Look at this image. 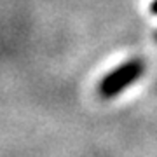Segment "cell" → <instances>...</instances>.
<instances>
[{
    "mask_svg": "<svg viewBox=\"0 0 157 157\" xmlns=\"http://www.w3.org/2000/svg\"><path fill=\"white\" fill-rule=\"evenodd\" d=\"M150 12L157 16V0H154V2L150 4Z\"/></svg>",
    "mask_w": 157,
    "mask_h": 157,
    "instance_id": "7a4b0ae2",
    "label": "cell"
},
{
    "mask_svg": "<svg viewBox=\"0 0 157 157\" xmlns=\"http://www.w3.org/2000/svg\"><path fill=\"white\" fill-rule=\"evenodd\" d=\"M155 40H157V32H155Z\"/></svg>",
    "mask_w": 157,
    "mask_h": 157,
    "instance_id": "3957f363",
    "label": "cell"
},
{
    "mask_svg": "<svg viewBox=\"0 0 157 157\" xmlns=\"http://www.w3.org/2000/svg\"><path fill=\"white\" fill-rule=\"evenodd\" d=\"M145 73V63L140 58H131L128 61L121 63L117 68H113L100 80L98 84V93L101 98L110 100L115 98L121 93L131 87L136 80H140V77Z\"/></svg>",
    "mask_w": 157,
    "mask_h": 157,
    "instance_id": "6da1fadb",
    "label": "cell"
}]
</instances>
